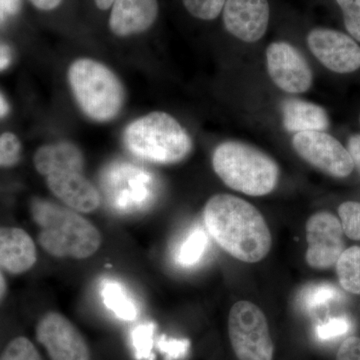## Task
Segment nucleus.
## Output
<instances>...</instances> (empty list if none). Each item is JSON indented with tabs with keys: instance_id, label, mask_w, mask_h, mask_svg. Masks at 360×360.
<instances>
[{
	"instance_id": "nucleus-1",
	"label": "nucleus",
	"mask_w": 360,
	"mask_h": 360,
	"mask_svg": "<svg viewBox=\"0 0 360 360\" xmlns=\"http://www.w3.org/2000/svg\"><path fill=\"white\" fill-rule=\"evenodd\" d=\"M203 220L213 240L232 257L255 264L269 255V225L259 210L243 198L215 194L206 202Z\"/></svg>"
},
{
	"instance_id": "nucleus-2",
	"label": "nucleus",
	"mask_w": 360,
	"mask_h": 360,
	"mask_svg": "<svg viewBox=\"0 0 360 360\" xmlns=\"http://www.w3.org/2000/svg\"><path fill=\"white\" fill-rule=\"evenodd\" d=\"M32 214L39 227V245L51 257L86 259L101 248V231L70 207L37 198L32 202Z\"/></svg>"
},
{
	"instance_id": "nucleus-3",
	"label": "nucleus",
	"mask_w": 360,
	"mask_h": 360,
	"mask_svg": "<svg viewBox=\"0 0 360 360\" xmlns=\"http://www.w3.org/2000/svg\"><path fill=\"white\" fill-rule=\"evenodd\" d=\"M212 167L225 186L246 195H267L278 184L276 160L243 142L219 144L213 153Z\"/></svg>"
},
{
	"instance_id": "nucleus-4",
	"label": "nucleus",
	"mask_w": 360,
	"mask_h": 360,
	"mask_svg": "<svg viewBox=\"0 0 360 360\" xmlns=\"http://www.w3.org/2000/svg\"><path fill=\"white\" fill-rule=\"evenodd\" d=\"M124 144L132 155L158 165H175L191 155L193 141L168 113L155 111L130 123Z\"/></svg>"
},
{
	"instance_id": "nucleus-5",
	"label": "nucleus",
	"mask_w": 360,
	"mask_h": 360,
	"mask_svg": "<svg viewBox=\"0 0 360 360\" xmlns=\"http://www.w3.org/2000/svg\"><path fill=\"white\" fill-rule=\"evenodd\" d=\"M68 80L78 104L91 120L108 122L122 110L124 101L122 82L103 63L78 59L70 66Z\"/></svg>"
},
{
	"instance_id": "nucleus-6",
	"label": "nucleus",
	"mask_w": 360,
	"mask_h": 360,
	"mask_svg": "<svg viewBox=\"0 0 360 360\" xmlns=\"http://www.w3.org/2000/svg\"><path fill=\"white\" fill-rule=\"evenodd\" d=\"M229 335L238 360H274V345L265 314L246 300L234 303L229 316Z\"/></svg>"
},
{
	"instance_id": "nucleus-7",
	"label": "nucleus",
	"mask_w": 360,
	"mask_h": 360,
	"mask_svg": "<svg viewBox=\"0 0 360 360\" xmlns=\"http://www.w3.org/2000/svg\"><path fill=\"white\" fill-rule=\"evenodd\" d=\"M292 146L303 160L329 176L345 179L354 172V162L347 149L324 131L295 134Z\"/></svg>"
},
{
	"instance_id": "nucleus-8",
	"label": "nucleus",
	"mask_w": 360,
	"mask_h": 360,
	"mask_svg": "<svg viewBox=\"0 0 360 360\" xmlns=\"http://www.w3.org/2000/svg\"><path fill=\"white\" fill-rule=\"evenodd\" d=\"M309 243L305 260L311 269L335 266L345 248V232L340 219L328 212L314 213L305 224Z\"/></svg>"
},
{
	"instance_id": "nucleus-9",
	"label": "nucleus",
	"mask_w": 360,
	"mask_h": 360,
	"mask_svg": "<svg viewBox=\"0 0 360 360\" xmlns=\"http://www.w3.org/2000/svg\"><path fill=\"white\" fill-rule=\"evenodd\" d=\"M37 338L51 360H90L89 345L84 336L59 312H47L40 319Z\"/></svg>"
},
{
	"instance_id": "nucleus-10",
	"label": "nucleus",
	"mask_w": 360,
	"mask_h": 360,
	"mask_svg": "<svg viewBox=\"0 0 360 360\" xmlns=\"http://www.w3.org/2000/svg\"><path fill=\"white\" fill-rule=\"evenodd\" d=\"M104 186L110 205L116 210L135 212L150 201V175L129 163L110 167L104 177Z\"/></svg>"
},
{
	"instance_id": "nucleus-11",
	"label": "nucleus",
	"mask_w": 360,
	"mask_h": 360,
	"mask_svg": "<svg viewBox=\"0 0 360 360\" xmlns=\"http://www.w3.org/2000/svg\"><path fill=\"white\" fill-rule=\"evenodd\" d=\"M84 163L52 168L44 175L51 193L79 213L94 212L101 202L96 187L82 174Z\"/></svg>"
},
{
	"instance_id": "nucleus-12",
	"label": "nucleus",
	"mask_w": 360,
	"mask_h": 360,
	"mask_svg": "<svg viewBox=\"0 0 360 360\" xmlns=\"http://www.w3.org/2000/svg\"><path fill=\"white\" fill-rule=\"evenodd\" d=\"M267 70L277 87L291 94H303L312 84V71L307 59L288 42L267 47Z\"/></svg>"
},
{
	"instance_id": "nucleus-13",
	"label": "nucleus",
	"mask_w": 360,
	"mask_h": 360,
	"mask_svg": "<svg viewBox=\"0 0 360 360\" xmlns=\"http://www.w3.org/2000/svg\"><path fill=\"white\" fill-rule=\"evenodd\" d=\"M307 44L322 65L333 72L350 73L360 68V46L345 33L315 28L307 35Z\"/></svg>"
},
{
	"instance_id": "nucleus-14",
	"label": "nucleus",
	"mask_w": 360,
	"mask_h": 360,
	"mask_svg": "<svg viewBox=\"0 0 360 360\" xmlns=\"http://www.w3.org/2000/svg\"><path fill=\"white\" fill-rule=\"evenodd\" d=\"M270 16L267 0H226L224 22L227 32L245 42H257L269 27Z\"/></svg>"
},
{
	"instance_id": "nucleus-15",
	"label": "nucleus",
	"mask_w": 360,
	"mask_h": 360,
	"mask_svg": "<svg viewBox=\"0 0 360 360\" xmlns=\"http://www.w3.org/2000/svg\"><path fill=\"white\" fill-rule=\"evenodd\" d=\"M37 262V245L25 229L0 226V269L11 274H22Z\"/></svg>"
},
{
	"instance_id": "nucleus-16",
	"label": "nucleus",
	"mask_w": 360,
	"mask_h": 360,
	"mask_svg": "<svg viewBox=\"0 0 360 360\" xmlns=\"http://www.w3.org/2000/svg\"><path fill=\"white\" fill-rule=\"evenodd\" d=\"M158 14V0H115L110 30L117 37L139 34L155 23Z\"/></svg>"
},
{
	"instance_id": "nucleus-17",
	"label": "nucleus",
	"mask_w": 360,
	"mask_h": 360,
	"mask_svg": "<svg viewBox=\"0 0 360 360\" xmlns=\"http://www.w3.org/2000/svg\"><path fill=\"white\" fill-rule=\"evenodd\" d=\"M284 129L290 132L324 131L329 118L326 110L300 98H288L281 105Z\"/></svg>"
},
{
	"instance_id": "nucleus-18",
	"label": "nucleus",
	"mask_w": 360,
	"mask_h": 360,
	"mask_svg": "<svg viewBox=\"0 0 360 360\" xmlns=\"http://www.w3.org/2000/svg\"><path fill=\"white\" fill-rule=\"evenodd\" d=\"M101 296L104 305L118 319L124 321H132L136 319V305L122 284L112 281H105L101 288Z\"/></svg>"
},
{
	"instance_id": "nucleus-19",
	"label": "nucleus",
	"mask_w": 360,
	"mask_h": 360,
	"mask_svg": "<svg viewBox=\"0 0 360 360\" xmlns=\"http://www.w3.org/2000/svg\"><path fill=\"white\" fill-rule=\"evenodd\" d=\"M335 266L341 288L360 295V246H352L343 251Z\"/></svg>"
},
{
	"instance_id": "nucleus-20",
	"label": "nucleus",
	"mask_w": 360,
	"mask_h": 360,
	"mask_svg": "<svg viewBox=\"0 0 360 360\" xmlns=\"http://www.w3.org/2000/svg\"><path fill=\"white\" fill-rule=\"evenodd\" d=\"M207 245V238L205 231L195 229L187 236L180 246L177 260L184 266H191L198 262Z\"/></svg>"
},
{
	"instance_id": "nucleus-21",
	"label": "nucleus",
	"mask_w": 360,
	"mask_h": 360,
	"mask_svg": "<svg viewBox=\"0 0 360 360\" xmlns=\"http://www.w3.org/2000/svg\"><path fill=\"white\" fill-rule=\"evenodd\" d=\"M338 217L345 236L352 240H360V202L345 201L338 207Z\"/></svg>"
},
{
	"instance_id": "nucleus-22",
	"label": "nucleus",
	"mask_w": 360,
	"mask_h": 360,
	"mask_svg": "<svg viewBox=\"0 0 360 360\" xmlns=\"http://www.w3.org/2000/svg\"><path fill=\"white\" fill-rule=\"evenodd\" d=\"M0 360H41V357L32 341L20 336L7 345Z\"/></svg>"
},
{
	"instance_id": "nucleus-23",
	"label": "nucleus",
	"mask_w": 360,
	"mask_h": 360,
	"mask_svg": "<svg viewBox=\"0 0 360 360\" xmlns=\"http://www.w3.org/2000/svg\"><path fill=\"white\" fill-rule=\"evenodd\" d=\"M186 11L202 20H215L224 11L226 0H182Z\"/></svg>"
},
{
	"instance_id": "nucleus-24",
	"label": "nucleus",
	"mask_w": 360,
	"mask_h": 360,
	"mask_svg": "<svg viewBox=\"0 0 360 360\" xmlns=\"http://www.w3.org/2000/svg\"><path fill=\"white\" fill-rule=\"evenodd\" d=\"M21 143L18 137L11 132L0 136V167H11L20 160Z\"/></svg>"
},
{
	"instance_id": "nucleus-25",
	"label": "nucleus",
	"mask_w": 360,
	"mask_h": 360,
	"mask_svg": "<svg viewBox=\"0 0 360 360\" xmlns=\"http://www.w3.org/2000/svg\"><path fill=\"white\" fill-rule=\"evenodd\" d=\"M155 331L153 324H142L137 326L132 333V343L137 359L151 360V348H153V335Z\"/></svg>"
},
{
	"instance_id": "nucleus-26",
	"label": "nucleus",
	"mask_w": 360,
	"mask_h": 360,
	"mask_svg": "<svg viewBox=\"0 0 360 360\" xmlns=\"http://www.w3.org/2000/svg\"><path fill=\"white\" fill-rule=\"evenodd\" d=\"M342 9L345 25L352 39L360 42V0H336Z\"/></svg>"
},
{
	"instance_id": "nucleus-27",
	"label": "nucleus",
	"mask_w": 360,
	"mask_h": 360,
	"mask_svg": "<svg viewBox=\"0 0 360 360\" xmlns=\"http://www.w3.org/2000/svg\"><path fill=\"white\" fill-rule=\"evenodd\" d=\"M336 295H338V290H335V288L323 284V285L315 286L311 290H307L305 297L303 298V302L307 307L314 309V307H319V305L333 300Z\"/></svg>"
},
{
	"instance_id": "nucleus-28",
	"label": "nucleus",
	"mask_w": 360,
	"mask_h": 360,
	"mask_svg": "<svg viewBox=\"0 0 360 360\" xmlns=\"http://www.w3.org/2000/svg\"><path fill=\"white\" fill-rule=\"evenodd\" d=\"M348 328H349V323L347 319H333L319 326L317 328V333L322 340H330L336 336L345 335L347 333Z\"/></svg>"
},
{
	"instance_id": "nucleus-29",
	"label": "nucleus",
	"mask_w": 360,
	"mask_h": 360,
	"mask_svg": "<svg viewBox=\"0 0 360 360\" xmlns=\"http://www.w3.org/2000/svg\"><path fill=\"white\" fill-rule=\"evenodd\" d=\"M336 360H360V338L352 336L341 343Z\"/></svg>"
},
{
	"instance_id": "nucleus-30",
	"label": "nucleus",
	"mask_w": 360,
	"mask_h": 360,
	"mask_svg": "<svg viewBox=\"0 0 360 360\" xmlns=\"http://www.w3.org/2000/svg\"><path fill=\"white\" fill-rule=\"evenodd\" d=\"M188 347L186 341L168 340L161 343L160 347L168 356L172 359H177L181 356L186 352V348Z\"/></svg>"
},
{
	"instance_id": "nucleus-31",
	"label": "nucleus",
	"mask_w": 360,
	"mask_h": 360,
	"mask_svg": "<svg viewBox=\"0 0 360 360\" xmlns=\"http://www.w3.org/2000/svg\"><path fill=\"white\" fill-rule=\"evenodd\" d=\"M347 150L352 156L354 167L360 174V134L352 135L348 139Z\"/></svg>"
},
{
	"instance_id": "nucleus-32",
	"label": "nucleus",
	"mask_w": 360,
	"mask_h": 360,
	"mask_svg": "<svg viewBox=\"0 0 360 360\" xmlns=\"http://www.w3.org/2000/svg\"><path fill=\"white\" fill-rule=\"evenodd\" d=\"M21 0H0V9L4 14L13 15L20 11Z\"/></svg>"
},
{
	"instance_id": "nucleus-33",
	"label": "nucleus",
	"mask_w": 360,
	"mask_h": 360,
	"mask_svg": "<svg viewBox=\"0 0 360 360\" xmlns=\"http://www.w3.org/2000/svg\"><path fill=\"white\" fill-rule=\"evenodd\" d=\"M33 6L41 11H49L56 8L63 0H30Z\"/></svg>"
},
{
	"instance_id": "nucleus-34",
	"label": "nucleus",
	"mask_w": 360,
	"mask_h": 360,
	"mask_svg": "<svg viewBox=\"0 0 360 360\" xmlns=\"http://www.w3.org/2000/svg\"><path fill=\"white\" fill-rule=\"evenodd\" d=\"M11 53L6 45L0 44V70H6L11 65Z\"/></svg>"
},
{
	"instance_id": "nucleus-35",
	"label": "nucleus",
	"mask_w": 360,
	"mask_h": 360,
	"mask_svg": "<svg viewBox=\"0 0 360 360\" xmlns=\"http://www.w3.org/2000/svg\"><path fill=\"white\" fill-rule=\"evenodd\" d=\"M7 291V284L6 281V277H4V274L1 272V269H0V302L4 300V296L6 295Z\"/></svg>"
},
{
	"instance_id": "nucleus-36",
	"label": "nucleus",
	"mask_w": 360,
	"mask_h": 360,
	"mask_svg": "<svg viewBox=\"0 0 360 360\" xmlns=\"http://www.w3.org/2000/svg\"><path fill=\"white\" fill-rule=\"evenodd\" d=\"M115 0H96V6L101 11H106L112 6Z\"/></svg>"
},
{
	"instance_id": "nucleus-37",
	"label": "nucleus",
	"mask_w": 360,
	"mask_h": 360,
	"mask_svg": "<svg viewBox=\"0 0 360 360\" xmlns=\"http://www.w3.org/2000/svg\"><path fill=\"white\" fill-rule=\"evenodd\" d=\"M7 112H8V105H7L4 97L0 94V117H4V115H7Z\"/></svg>"
},
{
	"instance_id": "nucleus-38",
	"label": "nucleus",
	"mask_w": 360,
	"mask_h": 360,
	"mask_svg": "<svg viewBox=\"0 0 360 360\" xmlns=\"http://www.w3.org/2000/svg\"><path fill=\"white\" fill-rule=\"evenodd\" d=\"M4 15H6V14H4V13H2L1 9H0V21L4 20Z\"/></svg>"
},
{
	"instance_id": "nucleus-39",
	"label": "nucleus",
	"mask_w": 360,
	"mask_h": 360,
	"mask_svg": "<svg viewBox=\"0 0 360 360\" xmlns=\"http://www.w3.org/2000/svg\"><path fill=\"white\" fill-rule=\"evenodd\" d=\"M359 123H360V115H359Z\"/></svg>"
}]
</instances>
